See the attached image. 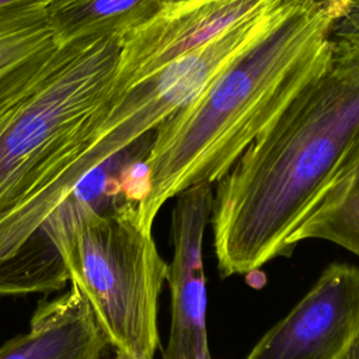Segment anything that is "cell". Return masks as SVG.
<instances>
[{"mask_svg":"<svg viewBox=\"0 0 359 359\" xmlns=\"http://www.w3.org/2000/svg\"><path fill=\"white\" fill-rule=\"evenodd\" d=\"M359 182V76L330 69L217 181L210 223L223 278L290 255Z\"/></svg>","mask_w":359,"mask_h":359,"instance_id":"1","label":"cell"},{"mask_svg":"<svg viewBox=\"0 0 359 359\" xmlns=\"http://www.w3.org/2000/svg\"><path fill=\"white\" fill-rule=\"evenodd\" d=\"M349 4L294 0L268 34L153 130L142 206L147 227L163 205L188 187L223 178L294 98L330 69L331 28Z\"/></svg>","mask_w":359,"mask_h":359,"instance_id":"2","label":"cell"},{"mask_svg":"<svg viewBox=\"0 0 359 359\" xmlns=\"http://www.w3.org/2000/svg\"><path fill=\"white\" fill-rule=\"evenodd\" d=\"M123 36L63 45L46 72L0 109V215L94 142L114 101Z\"/></svg>","mask_w":359,"mask_h":359,"instance_id":"3","label":"cell"},{"mask_svg":"<svg viewBox=\"0 0 359 359\" xmlns=\"http://www.w3.org/2000/svg\"><path fill=\"white\" fill-rule=\"evenodd\" d=\"M294 0H278L240 20L202 48L132 84L115 77V95L94 142L45 182L34 202L53 210L108 160L153 132L165 118L194 101L238 55L268 34Z\"/></svg>","mask_w":359,"mask_h":359,"instance_id":"4","label":"cell"},{"mask_svg":"<svg viewBox=\"0 0 359 359\" xmlns=\"http://www.w3.org/2000/svg\"><path fill=\"white\" fill-rule=\"evenodd\" d=\"M359 341V266L328 265L245 359H348Z\"/></svg>","mask_w":359,"mask_h":359,"instance_id":"5","label":"cell"},{"mask_svg":"<svg viewBox=\"0 0 359 359\" xmlns=\"http://www.w3.org/2000/svg\"><path fill=\"white\" fill-rule=\"evenodd\" d=\"M213 196V187L208 182L191 185L175 196L171 216L174 252L165 279L171 323L164 359H212L206 328L208 292L202 243Z\"/></svg>","mask_w":359,"mask_h":359,"instance_id":"6","label":"cell"},{"mask_svg":"<svg viewBox=\"0 0 359 359\" xmlns=\"http://www.w3.org/2000/svg\"><path fill=\"white\" fill-rule=\"evenodd\" d=\"M108 341L87 300L72 285L50 302H39L27 334L0 348V359H101Z\"/></svg>","mask_w":359,"mask_h":359,"instance_id":"7","label":"cell"},{"mask_svg":"<svg viewBox=\"0 0 359 359\" xmlns=\"http://www.w3.org/2000/svg\"><path fill=\"white\" fill-rule=\"evenodd\" d=\"M60 48L45 6L0 8V109L46 72Z\"/></svg>","mask_w":359,"mask_h":359,"instance_id":"8","label":"cell"},{"mask_svg":"<svg viewBox=\"0 0 359 359\" xmlns=\"http://www.w3.org/2000/svg\"><path fill=\"white\" fill-rule=\"evenodd\" d=\"M163 6V0H50L45 14L63 46L81 38L126 35Z\"/></svg>","mask_w":359,"mask_h":359,"instance_id":"9","label":"cell"},{"mask_svg":"<svg viewBox=\"0 0 359 359\" xmlns=\"http://www.w3.org/2000/svg\"><path fill=\"white\" fill-rule=\"evenodd\" d=\"M307 238L332 241L359 257V182L335 209L306 226L297 241Z\"/></svg>","mask_w":359,"mask_h":359,"instance_id":"10","label":"cell"},{"mask_svg":"<svg viewBox=\"0 0 359 359\" xmlns=\"http://www.w3.org/2000/svg\"><path fill=\"white\" fill-rule=\"evenodd\" d=\"M331 66L359 76V0L335 21L330 34Z\"/></svg>","mask_w":359,"mask_h":359,"instance_id":"11","label":"cell"},{"mask_svg":"<svg viewBox=\"0 0 359 359\" xmlns=\"http://www.w3.org/2000/svg\"><path fill=\"white\" fill-rule=\"evenodd\" d=\"M50 0H0V8L8 6H46Z\"/></svg>","mask_w":359,"mask_h":359,"instance_id":"12","label":"cell"},{"mask_svg":"<svg viewBox=\"0 0 359 359\" xmlns=\"http://www.w3.org/2000/svg\"><path fill=\"white\" fill-rule=\"evenodd\" d=\"M348 359H359V341H358L356 345L353 346V349H352V352H351V355H349Z\"/></svg>","mask_w":359,"mask_h":359,"instance_id":"13","label":"cell"},{"mask_svg":"<svg viewBox=\"0 0 359 359\" xmlns=\"http://www.w3.org/2000/svg\"><path fill=\"white\" fill-rule=\"evenodd\" d=\"M188 0H163V4H175V3H182Z\"/></svg>","mask_w":359,"mask_h":359,"instance_id":"14","label":"cell"}]
</instances>
